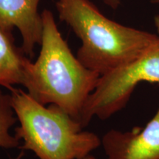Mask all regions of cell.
<instances>
[{"label": "cell", "instance_id": "8", "mask_svg": "<svg viewBox=\"0 0 159 159\" xmlns=\"http://www.w3.org/2000/svg\"><path fill=\"white\" fill-rule=\"evenodd\" d=\"M16 120L17 118L11 105V96L0 91V148H20L21 141L15 135H11L10 133V130Z\"/></svg>", "mask_w": 159, "mask_h": 159}, {"label": "cell", "instance_id": "13", "mask_svg": "<svg viewBox=\"0 0 159 159\" xmlns=\"http://www.w3.org/2000/svg\"><path fill=\"white\" fill-rule=\"evenodd\" d=\"M151 2L156 5H159V0H151Z\"/></svg>", "mask_w": 159, "mask_h": 159}, {"label": "cell", "instance_id": "11", "mask_svg": "<svg viewBox=\"0 0 159 159\" xmlns=\"http://www.w3.org/2000/svg\"><path fill=\"white\" fill-rule=\"evenodd\" d=\"M24 155H25V150H21V152L19 154V156L16 157V158H13L11 159H21L22 158V157L24 156Z\"/></svg>", "mask_w": 159, "mask_h": 159}, {"label": "cell", "instance_id": "2", "mask_svg": "<svg viewBox=\"0 0 159 159\" xmlns=\"http://www.w3.org/2000/svg\"><path fill=\"white\" fill-rule=\"evenodd\" d=\"M55 7L82 43L77 57L100 76L138 58L159 39L108 19L91 0H57Z\"/></svg>", "mask_w": 159, "mask_h": 159}, {"label": "cell", "instance_id": "10", "mask_svg": "<svg viewBox=\"0 0 159 159\" xmlns=\"http://www.w3.org/2000/svg\"><path fill=\"white\" fill-rule=\"evenodd\" d=\"M154 23H155V27H156L157 33L159 35V14L156 16L154 19Z\"/></svg>", "mask_w": 159, "mask_h": 159}, {"label": "cell", "instance_id": "12", "mask_svg": "<svg viewBox=\"0 0 159 159\" xmlns=\"http://www.w3.org/2000/svg\"><path fill=\"white\" fill-rule=\"evenodd\" d=\"M83 159H97V158H95V157L91 156V155H89V156H87L86 158H83Z\"/></svg>", "mask_w": 159, "mask_h": 159}, {"label": "cell", "instance_id": "3", "mask_svg": "<svg viewBox=\"0 0 159 159\" xmlns=\"http://www.w3.org/2000/svg\"><path fill=\"white\" fill-rule=\"evenodd\" d=\"M11 102L19 122L15 136L21 150L39 159H83L102 145L96 134L83 130L78 121L56 105L41 104L27 92L12 86Z\"/></svg>", "mask_w": 159, "mask_h": 159}, {"label": "cell", "instance_id": "7", "mask_svg": "<svg viewBox=\"0 0 159 159\" xmlns=\"http://www.w3.org/2000/svg\"><path fill=\"white\" fill-rule=\"evenodd\" d=\"M31 63L22 48L16 45L13 34L0 30V85L25 86Z\"/></svg>", "mask_w": 159, "mask_h": 159}, {"label": "cell", "instance_id": "6", "mask_svg": "<svg viewBox=\"0 0 159 159\" xmlns=\"http://www.w3.org/2000/svg\"><path fill=\"white\" fill-rule=\"evenodd\" d=\"M41 0H0V30L13 34L16 28L22 39L21 48L29 58L41 42L43 20L39 7Z\"/></svg>", "mask_w": 159, "mask_h": 159}, {"label": "cell", "instance_id": "5", "mask_svg": "<svg viewBox=\"0 0 159 159\" xmlns=\"http://www.w3.org/2000/svg\"><path fill=\"white\" fill-rule=\"evenodd\" d=\"M101 141L107 159H159V106L144 128L112 129Z\"/></svg>", "mask_w": 159, "mask_h": 159}, {"label": "cell", "instance_id": "9", "mask_svg": "<svg viewBox=\"0 0 159 159\" xmlns=\"http://www.w3.org/2000/svg\"><path fill=\"white\" fill-rule=\"evenodd\" d=\"M105 5L113 9H116L120 5L121 0H102Z\"/></svg>", "mask_w": 159, "mask_h": 159}, {"label": "cell", "instance_id": "1", "mask_svg": "<svg viewBox=\"0 0 159 159\" xmlns=\"http://www.w3.org/2000/svg\"><path fill=\"white\" fill-rule=\"evenodd\" d=\"M41 50L27 72L25 88L43 105L54 104L79 122L100 75L84 66L63 39L49 10L42 13Z\"/></svg>", "mask_w": 159, "mask_h": 159}, {"label": "cell", "instance_id": "4", "mask_svg": "<svg viewBox=\"0 0 159 159\" xmlns=\"http://www.w3.org/2000/svg\"><path fill=\"white\" fill-rule=\"evenodd\" d=\"M142 82L159 83V39L138 58L99 77L80 116L81 126L94 117L106 120L124 108Z\"/></svg>", "mask_w": 159, "mask_h": 159}]
</instances>
